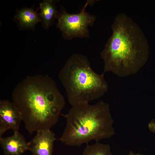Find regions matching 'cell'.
<instances>
[{"label": "cell", "mask_w": 155, "mask_h": 155, "mask_svg": "<svg viewBox=\"0 0 155 155\" xmlns=\"http://www.w3.org/2000/svg\"><path fill=\"white\" fill-rule=\"evenodd\" d=\"M56 140L55 133L50 129L38 131L28 142L29 150L32 155H52L53 143Z\"/></svg>", "instance_id": "obj_7"}, {"label": "cell", "mask_w": 155, "mask_h": 155, "mask_svg": "<svg viewBox=\"0 0 155 155\" xmlns=\"http://www.w3.org/2000/svg\"><path fill=\"white\" fill-rule=\"evenodd\" d=\"M82 155H113L110 145L97 142L92 145L87 144Z\"/></svg>", "instance_id": "obj_11"}, {"label": "cell", "mask_w": 155, "mask_h": 155, "mask_svg": "<svg viewBox=\"0 0 155 155\" xmlns=\"http://www.w3.org/2000/svg\"><path fill=\"white\" fill-rule=\"evenodd\" d=\"M127 155H143L140 153H135L133 151H130Z\"/></svg>", "instance_id": "obj_13"}, {"label": "cell", "mask_w": 155, "mask_h": 155, "mask_svg": "<svg viewBox=\"0 0 155 155\" xmlns=\"http://www.w3.org/2000/svg\"><path fill=\"white\" fill-rule=\"evenodd\" d=\"M0 144L4 155H21L29 150L28 143L18 131L11 136L0 137Z\"/></svg>", "instance_id": "obj_8"}, {"label": "cell", "mask_w": 155, "mask_h": 155, "mask_svg": "<svg viewBox=\"0 0 155 155\" xmlns=\"http://www.w3.org/2000/svg\"><path fill=\"white\" fill-rule=\"evenodd\" d=\"M111 28L112 35L100 53L103 73L111 72L121 78L137 73L149 55V45L142 30L123 13L115 16Z\"/></svg>", "instance_id": "obj_2"}, {"label": "cell", "mask_w": 155, "mask_h": 155, "mask_svg": "<svg viewBox=\"0 0 155 155\" xmlns=\"http://www.w3.org/2000/svg\"><path fill=\"white\" fill-rule=\"evenodd\" d=\"M17 22L20 28L33 30L36 24L41 20L39 14L37 13L33 7H26L18 10L14 17Z\"/></svg>", "instance_id": "obj_9"}, {"label": "cell", "mask_w": 155, "mask_h": 155, "mask_svg": "<svg viewBox=\"0 0 155 155\" xmlns=\"http://www.w3.org/2000/svg\"><path fill=\"white\" fill-rule=\"evenodd\" d=\"M63 134L59 140L66 145L80 146L90 141L96 142L115 135L114 120L109 104L100 101L72 106L66 114Z\"/></svg>", "instance_id": "obj_3"}, {"label": "cell", "mask_w": 155, "mask_h": 155, "mask_svg": "<svg viewBox=\"0 0 155 155\" xmlns=\"http://www.w3.org/2000/svg\"><path fill=\"white\" fill-rule=\"evenodd\" d=\"M88 5L86 2L80 11L75 14L69 13L63 7L61 8L57 18L56 27L65 39L89 38L88 27L94 25L96 17L85 10Z\"/></svg>", "instance_id": "obj_5"}, {"label": "cell", "mask_w": 155, "mask_h": 155, "mask_svg": "<svg viewBox=\"0 0 155 155\" xmlns=\"http://www.w3.org/2000/svg\"><path fill=\"white\" fill-rule=\"evenodd\" d=\"M104 74L95 72L86 56L74 54L67 60L58 76L72 106L89 103L102 97L108 89Z\"/></svg>", "instance_id": "obj_4"}, {"label": "cell", "mask_w": 155, "mask_h": 155, "mask_svg": "<svg viewBox=\"0 0 155 155\" xmlns=\"http://www.w3.org/2000/svg\"><path fill=\"white\" fill-rule=\"evenodd\" d=\"M148 127L150 131L155 134V119H152L149 122Z\"/></svg>", "instance_id": "obj_12"}, {"label": "cell", "mask_w": 155, "mask_h": 155, "mask_svg": "<svg viewBox=\"0 0 155 155\" xmlns=\"http://www.w3.org/2000/svg\"><path fill=\"white\" fill-rule=\"evenodd\" d=\"M57 1L45 0L40 3L39 14L42 27L48 30L54 23L57 19L59 11L57 9L56 5Z\"/></svg>", "instance_id": "obj_10"}, {"label": "cell", "mask_w": 155, "mask_h": 155, "mask_svg": "<svg viewBox=\"0 0 155 155\" xmlns=\"http://www.w3.org/2000/svg\"><path fill=\"white\" fill-rule=\"evenodd\" d=\"M21 121L20 114L13 102L1 100L0 102V137L7 130L18 131Z\"/></svg>", "instance_id": "obj_6"}, {"label": "cell", "mask_w": 155, "mask_h": 155, "mask_svg": "<svg viewBox=\"0 0 155 155\" xmlns=\"http://www.w3.org/2000/svg\"><path fill=\"white\" fill-rule=\"evenodd\" d=\"M12 97L30 135L55 125L65 103L55 81L47 75L27 77L15 87Z\"/></svg>", "instance_id": "obj_1"}]
</instances>
